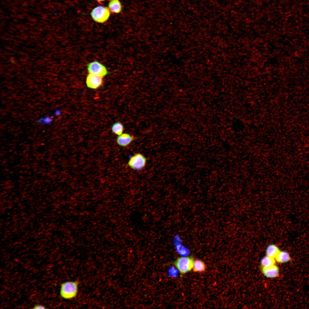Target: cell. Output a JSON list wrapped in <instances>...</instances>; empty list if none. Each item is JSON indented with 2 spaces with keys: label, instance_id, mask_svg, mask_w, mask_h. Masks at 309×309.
<instances>
[{
  "label": "cell",
  "instance_id": "obj_1",
  "mask_svg": "<svg viewBox=\"0 0 309 309\" xmlns=\"http://www.w3.org/2000/svg\"><path fill=\"white\" fill-rule=\"evenodd\" d=\"M80 282L78 280L66 281L62 283L60 289V295L65 300H70L75 298L79 290Z\"/></svg>",
  "mask_w": 309,
  "mask_h": 309
},
{
  "label": "cell",
  "instance_id": "obj_2",
  "mask_svg": "<svg viewBox=\"0 0 309 309\" xmlns=\"http://www.w3.org/2000/svg\"><path fill=\"white\" fill-rule=\"evenodd\" d=\"M194 260L192 256L181 257L177 258L173 264L182 275L193 270Z\"/></svg>",
  "mask_w": 309,
  "mask_h": 309
},
{
  "label": "cell",
  "instance_id": "obj_3",
  "mask_svg": "<svg viewBox=\"0 0 309 309\" xmlns=\"http://www.w3.org/2000/svg\"><path fill=\"white\" fill-rule=\"evenodd\" d=\"M110 14V11L109 8L102 6L95 7L90 13L93 20L97 23H104L107 21Z\"/></svg>",
  "mask_w": 309,
  "mask_h": 309
},
{
  "label": "cell",
  "instance_id": "obj_4",
  "mask_svg": "<svg viewBox=\"0 0 309 309\" xmlns=\"http://www.w3.org/2000/svg\"><path fill=\"white\" fill-rule=\"evenodd\" d=\"M87 68L89 73L103 77L109 74L106 67L97 61L88 63Z\"/></svg>",
  "mask_w": 309,
  "mask_h": 309
},
{
  "label": "cell",
  "instance_id": "obj_5",
  "mask_svg": "<svg viewBox=\"0 0 309 309\" xmlns=\"http://www.w3.org/2000/svg\"><path fill=\"white\" fill-rule=\"evenodd\" d=\"M146 158L140 153L135 154L129 159L128 165L132 169L140 170L144 168L146 165Z\"/></svg>",
  "mask_w": 309,
  "mask_h": 309
},
{
  "label": "cell",
  "instance_id": "obj_6",
  "mask_svg": "<svg viewBox=\"0 0 309 309\" xmlns=\"http://www.w3.org/2000/svg\"><path fill=\"white\" fill-rule=\"evenodd\" d=\"M103 77L89 73L86 77V83L87 87L96 89L100 87L103 83Z\"/></svg>",
  "mask_w": 309,
  "mask_h": 309
},
{
  "label": "cell",
  "instance_id": "obj_7",
  "mask_svg": "<svg viewBox=\"0 0 309 309\" xmlns=\"http://www.w3.org/2000/svg\"><path fill=\"white\" fill-rule=\"evenodd\" d=\"M261 271L264 276L270 278L277 277L279 273V268L275 264L268 267L261 268Z\"/></svg>",
  "mask_w": 309,
  "mask_h": 309
},
{
  "label": "cell",
  "instance_id": "obj_8",
  "mask_svg": "<svg viewBox=\"0 0 309 309\" xmlns=\"http://www.w3.org/2000/svg\"><path fill=\"white\" fill-rule=\"evenodd\" d=\"M134 139V137L128 133H123L118 136L116 142L120 146L125 147L128 145Z\"/></svg>",
  "mask_w": 309,
  "mask_h": 309
},
{
  "label": "cell",
  "instance_id": "obj_9",
  "mask_svg": "<svg viewBox=\"0 0 309 309\" xmlns=\"http://www.w3.org/2000/svg\"><path fill=\"white\" fill-rule=\"evenodd\" d=\"M108 7L110 12L113 13H119L122 10V5L119 0H111Z\"/></svg>",
  "mask_w": 309,
  "mask_h": 309
},
{
  "label": "cell",
  "instance_id": "obj_10",
  "mask_svg": "<svg viewBox=\"0 0 309 309\" xmlns=\"http://www.w3.org/2000/svg\"><path fill=\"white\" fill-rule=\"evenodd\" d=\"M275 259L276 261L278 263H284L289 261L291 260V257L287 252L280 251Z\"/></svg>",
  "mask_w": 309,
  "mask_h": 309
},
{
  "label": "cell",
  "instance_id": "obj_11",
  "mask_svg": "<svg viewBox=\"0 0 309 309\" xmlns=\"http://www.w3.org/2000/svg\"><path fill=\"white\" fill-rule=\"evenodd\" d=\"M280 251L277 245L274 244H270L267 246L266 253V255L275 259Z\"/></svg>",
  "mask_w": 309,
  "mask_h": 309
},
{
  "label": "cell",
  "instance_id": "obj_12",
  "mask_svg": "<svg viewBox=\"0 0 309 309\" xmlns=\"http://www.w3.org/2000/svg\"><path fill=\"white\" fill-rule=\"evenodd\" d=\"M207 268L205 263L200 260L196 259L194 260L193 268V271L195 272H205Z\"/></svg>",
  "mask_w": 309,
  "mask_h": 309
},
{
  "label": "cell",
  "instance_id": "obj_13",
  "mask_svg": "<svg viewBox=\"0 0 309 309\" xmlns=\"http://www.w3.org/2000/svg\"><path fill=\"white\" fill-rule=\"evenodd\" d=\"M124 126L123 124L119 122H115L112 125L111 130L114 134L118 136L122 134L124 130Z\"/></svg>",
  "mask_w": 309,
  "mask_h": 309
},
{
  "label": "cell",
  "instance_id": "obj_14",
  "mask_svg": "<svg viewBox=\"0 0 309 309\" xmlns=\"http://www.w3.org/2000/svg\"><path fill=\"white\" fill-rule=\"evenodd\" d=\"M276 262L274 258L266 255L263 257L261 260V268L268 267L275 264Z\"/></svg>",
  "mask_w": 309,
  "mask_h": 309
},
{
  "label": "cell",
  "instance_id": "obj_15",
  "mask_svg": "<svg viewBox=\"0 0 309 309\" xmlns=\"http://www.w3.org/2000/svg\"><path fill=\"white\" fill-rule=\"evenodd\" d=\"M53 120L52 116H45L37 119L36 122L42 125H46L52 123Z\"/></svg>",
  "mask_w": 309,
  "mask_h": 309
},
{
  "label": "cell",
  "instance_id": "obj_16",
  "mask_svg": "<svg viewBox=\"0 0 309 309\" xmlns=\"http://www.w3.org/2000/svg\"><path fill=\"white\" fill-rule=\"evenodd\" d=\"M33 309H45L46 308L45 307L41 305L40 304H36L33 307Z\"/></svg>",
  "mask_w": 309,
  "mask_h": 309
},
{
  "label": "cell",
  "instance_id": "obj_17",
  "mask_svg": "<svg viewBox=\"0 0 309 309\" xmlns=\"http://www.w3.org/2000/svg\"><path fill=\"white\" fill-rule=\"evenodd\" d=\"M61 112L59 109L56 110L53 113V115L56 116H60L61 114Z\"/></svg>",
  "mask_w": 309,
  "mask_h": 309
},
{
  "label": "cell",
  "instance_id": "obj_18",
  "mask_svg": "<svg viewBox=\"0 0 309 309\" xmlns=\"http://www.w3.org/2000/svg\"><path fill=\"white\" fill-rule=\"evenodd\" d=\"M95 0L96 1H98V2H102V1H106V0Z\"/></svg>",
  "mask_w": 309,
  "mask_h": 309
}]
</instances>
